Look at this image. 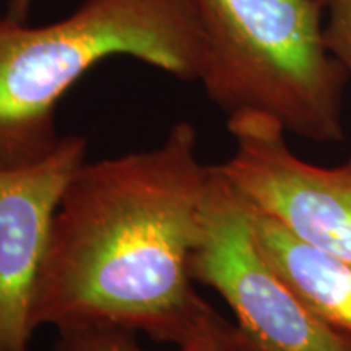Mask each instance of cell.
<instances>
[{"label": "cell", "mask_w": 351, "mask_h": 351, "mask_svg": "<svg viewBox=\"0 0 351 351\" xmlns=\"http://www.w3.org/2000/svg\"><path fill=\"white\" fill-rule=\"evenodd\" d=\"M197 143L181 121L156 148L77 169L52 221L34 330L121 327L182 346L217 317L192 287L212 179Z\"/></svg>", "instance_id": "cell-1"}, {"label": "cell", "mask_w": 351, "mask_h": 351, "mask_svg": "<svg viewBox=\"0 0 351 351\" xmlns=\"http://www.w3.org/2000/svg\"><path fill=\"white\" fill-rule=\"evenodd\" d=\"M134 57L199 82L204 34L191 0H83L43 26L0 19V168L43 160L57 147L56 108L88 70Z\"/></svg>", "instance_id": "cell-2"}, {"label": "cell", "mask_w": 351, "mask_h": 351, "mask_svg": "<svg viewBox=\"0 0 351 351\" xmlns=\"http://www.w3.org/2000/svg\"><path fill=\"white\" fill-rule=\"evenodd\" d=\"M204 34L199 82L228 117L261 112L317 143L345 138L350 80L324 41L319 0H191Z\"/></svg>", "instance_id": "cell-3"}, {"label": "cell", "mask_w": 351, "mask_h": 351, "mask_svg": "<svg viewBox=\"0 0 351 351\" xmlns=\"http://www.w3.org/2000/svg\"><path fill=\"white\" fill-rule=\"evenodd\" d=\"M191 271L221 296L256 351H351V337L324 322L263 257L249 205L218 166H212Z\"/></svg>", "instance_id": "cell-4"}, {"label": "cell", "mask_w": 351, "mask_h": 351, "mask_svg": "<svg viewBox=\"0 0 351 351\" xmlns=\"http://www.w3.org/2000/svg\"><path fill=\"white\" fill-rule=\"evenodd\" d=\"M234 152L217 165L238 194L296 238L351 263V158L337 166L304 161L274 117H228Z\"/></svg>", "instance_id": "cell-5"}, {"label": "cell", "mask_w": 351, "mask_h": 351, "mask_svg": "<svg viewBox=\"0 0 351 351\" xmlns=\"http://www.w3.org/2000/svg\"><path fill=\"white\" fill-rule=\"evenodd\" d=\"M86 152V138L70 134L43 160L0 168V351H32L52 221Z\"/></svg>", "instance_id": "cell-6"}, {"label": "cell", "mask_w": 351, "mask_h": 351, "mask_svg": "<svg viewBox=\"0 0 351 351\" xmlns=\"http://www.w3.org/2000/svg\"><path fill=\"white\" fill-rule=\"evenodd\" d=\"M249 212L256 243L276 274L324 322L351 337V263L304 243L251 205Z\"/></svg>", "instance_id": "cell-7"}, {"label": "cell", "mask_w": 351, "mask_h": 351, "mask_svg": "<svg viewBox=\"0 0 351 351\" xmlns=\"http://www.w3.org/2000/svg\"><path fill=\"white\" fill-rule=\"evenodd\" d=\"M52 351H148L137 333L121 327H73L57 332ZM174 351H256L236 324L217 314L204 332Z\"/></svg>", "instance_id": "cell-8"}, {"label": "cell", "mask_w": 351, "mask_h": 351, "mask_svg": "<svg viewBox=\"0 0 351 351\" xmlns=\"http://www.w3.org/2000/svg\"><path fill=\"white\" fill-rule=\"evenodd\" d=\"M324 10V41L351 80V0H319Z\"/></svg>", "instance_id": "cell-9"}, {"label": "cell", "mask_w": 351, "mask_h": 351, "mask_svg": "<svg viewBox=\"0 0 351 351\" xmlns=\"http://www.w3.org/2000/svg\"><path fill=\"white\" fill-rule=\"evenodd\" d=\"M34 2L36 0H10L5 16L13 21H26Z\"/></svg>", "instance_id": "cell-10"}, {"label": "cell", "mask_w": 351, "mask_h": 351, "mask_svg": "<svg viewBox=\"0 0 351 351\" xmlns=\"http://www.w3.org/2000/svg\"><path fill=\"white\" fill-rule=\"evenodd\" d=\"M0 19H2V16H0Z\"/></svg>", "instance_id": "cell-11"}]
</instances>
